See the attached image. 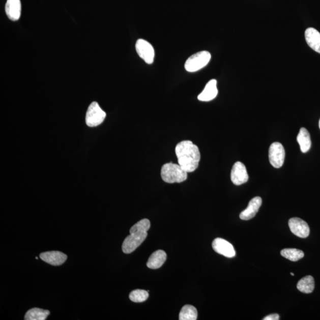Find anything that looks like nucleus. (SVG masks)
Here are the masks:
<instances>
[{"label":"nucleus","instance_id":"obj_1","mask_svg":"<svg viewBox=\"0 0 320 320\" xmlns=\"http://www.w3.org/2000/svg\"><path fill=\"white\" fill-rule=\"evenodd\" d=\"M178 163L188 172L195 171L199 166L200 153L198 147L190 141L178 143L175 149Z\"/></svg>","mask_w":320,"mask_h":320},{"label":"nucleus","instance_id":"obj_2","mask_svg":"<svg viewBox=\"0 0 320 320\" xmlns=\"http://www.w3.org/2000/svg\"><path fill=\"white\" fill-rule=\"evenodd\" d=\"M150 226V221L148 219H143L132 226L130 229V236L126 237L122 244L123 252L131 253L137 249L146 239L147 231Z\"/></svg>","mask_w":320,"mask_h":320},{"label":"nucleus","instance_id":"obj_3","mask_svg":"<svg viewBox=\"0 0 320 320\" xmlns=\"http://www.w3.org/2000/svg\"><path fill=\"white\" fill-rule=\"evenodd\" d=\"M188 173L181 165L172 163L164 164L161 170V178L167 183L185 182L188 178Z\"/></svg>","mask_w":320,"mask_h":320},{"label":"nucleus","instance_id":"obj_4","mask_svg":"<svg viewBox=\"0 0 320 320\" xmlns=\"http://www.w3.org/2000/svg\"><path fill=\"white\" fill-rule=\"evenodd\" d=\"M211 59V53L207 51L193 54L186 61L185 70L189 73H194L206 67Z\"/></svg>","mask_w":320,"mask_h":320},{"label":"nucleus","instance_id":"obj_5","mask_svg":"<svg viewBox=\"0 0 320 320\" xmlns=\"http://www.w3.org/2000/svg\"><path fill=\"white\" fill-rule=\"evenodd\" d=\"M106 117L99 104L92 102L89 106L85 116V123L89 127H95L102 124Z\"/></svg>","mask_w":320,"mask_h":320},{"label":"nucleus","instance_id":"obj_6","mask_svg":"<svg viewBox=\"0 0 320 320\" xmlns=\"http://www.w3.org/2000/svg\"><path fill=\"white\" fill-rule=\"evenodd\" d=\"M285 152L281 143L276 142L272 143L269 151V161L273 167H281L285 161Z\"/></svg>","mask_w":320,"mask_h":320},{"label":"nucleus","instance_id":"obj_7","mask_svg":"<svg viewBox=\"0 0 320 320\" xmlns=\"http://www.w3.org/2000/svg\"><path fill=\"white\" fill-rule=\"evenodd\" d=\"M136 52L147 64H152L155 57V50L148 41L139 39L135 45Z\"/></svg>","mask_w":320,"mask_h":320},{"label":"nucleus","instance_id":"obj_8","mask_svg":"<svg viewBox=\"0 0 320 320\" xmlns=\"http://www.w3.org/2000/svg\"><path fill=\"white\" fill-rule=\"evenodd\" d=\"M290 231L300 238H307L310 230L307 223L299 218H290L288 222Z\"/></svg>","mask_w":320,"mask_h":320},{"label":"nucleus","instance_id":"obj_9","mask_svg":"<svg viewBox=\"0 0 320 320\" xmlns=\"http://www.w3.org/2000/svg\"><path fill=\"white\" fill-rule=\"evenodd\" d=\"M231 179L234 184L237 186L244 184L249 180L246 167L242 162L237 161L234 164L231 172Z\"/></svg>","mask_w":320,"mask_h":320},{"label":"nucleus","instance_id":"obj_10","mask_svg":"<svg viewBox=\"0 0 320 320\" xmlns=\"http://www.w3.org/2000/svg\"><path fill=\"white\" fill-rule=\"evenodd\" d=\"M213 248L215 252L226 257L236 256V250L231 243L221 238H217L213 242Z\"/></svg>","mask_w":320,"mask_h":320},{"label":"nucleus","instance_id":"obj_11","mask_svg":"<svg viewBox=\"0 0 320 320\" xmlns=\"http://www.w3.org/2000/svg\"><path fill=\"white\" fill-rule=\"evenodd\" d=\"M43 261L52 266H60L65 263L67 259V256L59 251H46L40 254Z\"/></svg>","mask_w":320,"mask_h":320},{"label":"nucleus","instance_id":"obj_12","mask_svg":"<svg viewBox=\"0 0 320 320\" xmlns=\"http://www.w3.org/2000/svg\"><path fill=\"white\" fill-rule=\"evenodd\" d=\"M261 203L260 197H254L250 201L246 209L241 213L240 218L246 221L253 218L259 210Z\"/></svg>","mask_w":320,"mask_h":320},{"label":"nucleus","instance_id":"obj_13","mask_svg":"<svg viewBox=\"0 0 320 320\" xmlns=\"http://www.w3.org/2000/svg\"><path fill=\"white\" fill-rule=\"evenodd\" d=\"M218 93L217 81L213 79L208 82L197 99L201 102H210L217 96Z\"/></svg>","mask_w":320,"mask_h":320},{"label":"nucleus","instance_id":"obj_14","mask_svg":"<svg viewBox=\"0 0 320 320\" xmlns=\"http://www.w3.org/2000/svg\"><path fill=\"white\" fill-rule=\"evenodd\" d=\"M5 10L7 16L10 20L17 21L20 19L21 16L20 0H7Z\"/></svg>","mask_w":320,"mask_h":320},{"label":"nucleus","instance_id":"obj_15","mask_svg":"<svg viewBox=\"0 0 320 320\" xmlns=\"http://www.w3.org/2000/svg\"><path fill=\"white\" fill-rule=\"evenodd\" d=\"M305 40L310 47L320 53V33L315 28H308L305 32Z\"/></svg>","mask_w":320,"mask_h":320},{"label":"nucleus","instance_id":"obj_16","mask_svg":"<svg viewBox=\"0 0 320 320\" xmlns=\"http://www.w3.org/2000/svg\"><path fill=\"white\" fill-rule=\"evenodd\" d=\"M167 259V254L163 250H157L154 252L147 261V267L152 269H159Z\"/></svg>","mask_w":320,"mask_h":320},{"label":"nucleus","instance_id":"obj_17","mask_svg":"<svg viewBox=\"0 0 320 320\" xmlns=\"http://www.w3.org/2000/svg\"><path fill=\"white\" fill-rule=\"evenodd\" d=\"M297 141L299 143L301 152L306 153L310 150L311 147V140L310 133L304 128L300 129L299 134L297 136Z\"/></svg>","mask_w":320,"mask_h":320},{"label":"nucleus","instance_id":"obj_18","mask_svg":"<svg viewBox=\"0 0 320 320\" xmlns=\"http://www.w3.org/2000/svg\"><path fill=\"white\" fill-rule=\"evenodd\" d=\"M315 282L313 277L308 275L302 278L297 283V288L301 293L310 294L313 292Z\"/></svg>","mask_w":320,"mask_h":320},{"label":"nucleus","instance_id":"obj_19","mask_svg":"<svg viewBox=\"0 0 320 320\" xmlns=\"http://www.w3.org/2000/svg\"><path fill=\"white\" fill-rule=\"evenodd\" d=\"M50 314L48 310H42L38 308H34L28 310L25 314L26 320H45Z\"/></svg>","mask_w":320,"mask_h":320},{"label":"nucleus","instance_id":"obj_20","mask_svg":"<svg viewBox=\"0 0 320 320\" xmlns=\"http://www.w3.org/2000/svg\"><path fill=\"white\" fill-rule=\"evenodd\" d=\"M197 318V311L195 307L186 305L182 308L179 314L180 320H196Z\"/></svg>","mask_w":320,"mask_h":320},{"label":"nucleus","instance_id":"obj_21","mask_svg":"<svg viewBox=\"0 0 320 320\" xmlns=\"http://www.w3.org/2000/svg\"><path fill=\"white\" fill-rule=\"evenodd\" d=\"M280 254L283 257L290 261H297L304 256L303 251L296 249H285L280 251Z\"/></svg>","mask_w":320,"mask_h":320},{"label":"nucleus","instance_id":"obj_22","mask_svg":"<svg viewBox=\"0 0 320 320\" xmlns=\"http://www.w3.org/2000/svg\"><path fill=\"white\" fill-rule=\"evenodd\" d=\"M149 297V293L145 290L142 289L133 290L129 294V299L136 303H143V302L148 299Z\"/></svg>","mask_w":320,"mask_h":320},{"label":"nucleus","instance_id":"obj_23","mask_svg":"<svg viewBox=\"0 0 320 320\" xmlns=\"http://www.w3.org/2000/svg\"><path fill=\"white\" fill-rule=\"evenodd\" d=\"M280 319L279 315L278 314H272L265 317L264 320H279Z\"/></svg>","mask_w":320,"mask_h":320},{"label":"nucleus","instance_id":"obj_24","mask_svg":"<svg viewBox=\"0 0 320 320\" xmlns=\"http://www.w3.org/2000/svg\"><path fill=\"white\" fill-rule=\"evenodd\" d=\"M290 275H292V276H294V273H290Z\"/></svg>","mask_w":320,"mask_h":320},{"label":"nucleus","instance_id":"obj_25","mask_svg":"<svg viewBox=\"0 0 320 320\" xmlns=\"http://www.w3.org/2000/svg\"><path fill=\"white\" fill-rule=\"evenodd\" d=\"M319 128L320 129V120H319Z\"/></svg>","mask_w":320,"mask_h":320}]
</instances>
